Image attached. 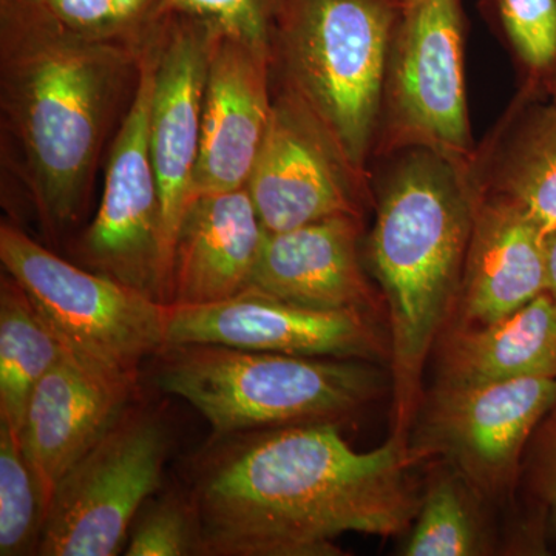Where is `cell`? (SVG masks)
<instances>
[{
	"instance_id": "6da1fadb",
	"label": "cell",
	"mask_w": 556,
	"mask_h": 556,
	"mask_svg": "<svg viewBox=\"0 0 556 556\" xmlns=\"http://www.w3.org/2000/svg\"><path fill=\"white\" fill-rule=\"evenodd\" d=\"M244 434L197 481L199 555H339L345 533L401 535L415 521L424 456L408 439L358 452L336 422Z\"/></svg>"
},
{
	"instance_id": "7a4b0ae2",
	"label": "cell",
	"mask_w": 556,
	"mask_h": 556,
	"mask_svg": "<svg viewBox=\"0 0 556 556\" xmlns=\"http://www.w3.org/2000/svg\"><path fill=\"white\" fill-rule=\"evenodd\" d=\"M466 167L404 149L380 190L368 260L390 320L393 434L408 439L424 365L457 302L478 197Z\"/></svg>"
},
{
	"instance_id": "3957f363",
	"label": "cell",
	"mask_w": 556,
	"mask_h": 556,
	"mask_svg": "<svg viewBox=\"0 0 556 556\" xmlns=\"http://www.w3.org/2000/svg\"><path fill=\"white\" fill-rule=\"evenodd\" d=\"M2 21V110L43 217L78 215L110 105L144 46L68 38L14 14Z\"/></svg>"
},
{
	"instance_id": "277c9868",
	"label": "cell",
	"mask_w": 556,
	"mask_h": 556,
	"mask_svg": "<svg viewBox=\"0 0 556 556\" xmlns=\"http://www.w3.org/2000/svg\"><path fill=\"white\" fill-rule=\"evenodd\" d=\"M401 0H280L270 51L287 91L316 119L357 181L386 97Z\"/></svg>"
},
{
	"instance_id": "5b68a950",
	"label": "cell",
	"mask_w": 556,
	"mask_h": 556,
	"mask_svg": "<svg viewBox=\"0 0 556 556\" xmlns=\"http://www.w3.org/2000/svg\"><path fill=\"white\" fill-rule=\"evenodd\" d=\"M159 386L199 409L219 437L336 422L372 401L382 372L357 358L305 357L222 345H166Z\"/></svg>"
},
{
	"instance_id": "8992f818",
	"label": "cell",
	"mask_w": 556,
	"mask_h": 556,
	"mask_svg": "<svg viewBox=\"0 0 556 556\" xmlns=\"http://www.w3.org/2000/svg\"><path fill=\"white\" fill-rule=\"evenodd\" d=\"M0 262L70 350L101 367L138 376L167 345L169 305L115 278L91 273L2 223Z\"/></svg>"
},
{
	"instance_id": "52a82bcc",
	"label": "cell",
	"mask_w": 556,
	"mask_h": 556,
	"mask_svg": "<svg viewBox=\"0 0 556 556\" xmlns=\"http://www.w3.org/2000/svg\"><path fill=\"white\" fill-rule=\"evenodd\" d=\"M383 105L388 148L430 149L468 169L473 139L460 0H401Z\"/></svg>"
},
{
	"instance_id": "ba28073f",
	"label": "cell",
	"mask_w": 556,
	"mask_h": 556,
	"mask_svg": "<svg viewBox=\"0 0 556 556\" xmlns=\"http://www.w3.org/2000/svg\"><path fill=\"white\" fill-rule=\"evenodd\" d=\"M167 444L166 427L155 416L127 409L61 479L36 554H119L142 503L160 489Z\"/></svg>"
},
{
	"instance_id": "9c48e42d",
	"label": "cell",
	"mask_w": 556,
	"mask_h": 556,
	"mask_svg": "<svg viewBox=\"0 0 556 556\" xmlns=\"http://www.w3.org/2000/svg\"><path fill=\"white\" fill-rule=\"evenodd\" d=\"M129 112L110 152L100 208L80 243L94 273L169 305L159 178L150 152L155 47H142Z\"/></svg>"
},
{
	"instance_id": "30bf717a",
	"label": "cell",
	"mask_w": 556,
	"mask_h": 556,
	"mask_svg": "<svg viewBox=\"0 0 556 556\" xmlns=\"http://www.w3.org/2000/svg\"><path fill=\"white\" fill-rule=\"evenodd\" d=\"M556 407V379L439 386L420 415L413 447L447 459L475 495L500 496L517 477L538 424Z\"/></svg>"
},
{
	"instance_id": "8fae6325",
	"label": "cell",
	"mask_w": 556,
	"mask_h": 556,
	"mask_svg": "<svg viewBox=\"0 0 556 556\" xmlns=\"http://www.w3.org/2000/svg\"><path fill=\"white\" fill-rule=\"evenodd\" d=\"M189 343L367 362L387 354L376 317L308 308L254 288L211 305H169L167 345Z\"/></svg>"
},
{
	"instance_id": "7c38bea8",
	"label": "cell",
	"mask_w": 556,
	"mask_h": 556,
	"mask_svg": "<svg viewBox=\"0 0 556 556\" xmlns=\"http://www.w3.org/2000/svg\"><path fill=\"white\" fill-rule=\"evenodd\" d=\"M357 179L308 110L287 90L273 101L247 189L266 232L358 215Z\"/></svg>"
},
{
	"instance_id": "4fadbf2b",
	"label": "cell",
	"mask_w": 556,
	"mask_h": 556,
	"mask_svg": "<svg viewBox=\"0 0 556 556\" xmlns=\"http://www.w3.org/2000/svg\"><path fill=\"white\" fill-rule=\"evenodd\" d=\"M155 47V83L150 105V152L159 178L163 247L169 274L175 237L189 200L200 155L208 58L215 28L206 22L166 14Z\"/></svg>"
},
{
	"instance_id": "5bb4252c",
	"label": "cell",
	"mask_w": 556,
	"mask_h": 556,
	"mask_svg": "<svg viewBox=\"0 0 556 556\" xmlns=\"http://www.w3.org/2000/svg\"><path fill=\"white\" fill-rule=\"evenodd\" d=\"M137 379L68 348L36 383L20 439L38 482L42 521L61 479L129 409Z\"/></svg>"
},
{
	"instance_id": "9a60e30c",
	"label": "cell",
	"mask_w": 556,
	"mask_h": 556,
	"mask_svg": "<svg viewBox=\"0 0 556 556\" xmlns=\"http://www.w3.org/2000/svg\"><path fill=\"white\" fill-rule=\"evenodd\" d=\"M270 65L268 51L215 30L189 200L247 188L273 112Z\"/></svg>"
},
{
	"instance_id": "2e32d148",
	"label": "cell",
	"mask_w": 556,
	"mask_h": 556,
	"mask_svg": "<svg viewBox=\"0 0 556 556\" xmlns=\"http://www.w3.org/2000/svg\"><path fill=\"white\" fill-rule=\"evenodd\" d=\"M358 215H336L263 236L249 288L295 305L376 317L358 257Z\"/></svg>"
},
{
	"instance_id": "e0dca14e",
	"label": "cell",
	"mask_w": 556,
	"mask_h": 556,
	"mask_svg": "<svg viewBox=\"0 0 556 556\" xmlns=\"http://www.w3.org/2000/svg\"><path fill=\"white\" fill-rule=\"evenodd\" d=\"M263 236L247 188L190 199L175 237L169 305H211L247 291Z\"/></svg>"
},
{
	"instance_id": "ac0fdd59",
	"label": "cell",
	"mask_w": 556,
	"mask_h": 556,
	"mask_svg": "<svg viewBox=\"0 0 556 556\" xmlns=\"http://www.w3.org/2000/svg\"><path fill=\"white\" fill-rule=\"evenodd\" d=\"M547 287L546 236L511 201H478L457 298L460 327L500 320Z\"/></svg>"
},
{
	"instance_id": "d6986e66",
	"label": "cell",
	"mask_w": 556,
	"mask_h": 556,
	"mask_svg": "<svg viewBox=\"0 0 556 556\" xmlns=\"http://www.w3.org/2000/svg\"><path fill=\"white\" fill-rule=\"evenodd\" d=\"M439 386L556 379V302L548 292L508 316L445 340Z\"/></svg>"
},
{
	"instance_id": "ffe728a7",
	"label": "cell",
	"mask_w": 556,
	"mask_h": 556,
	"mask_svg": "<svg viewBox=\"0 0 556 556\" xmlns=\"http://www.w3.org/2000/svg\"><path fill=\"white\" fill-rule=\"evenodd\" d=\"M67 343L9 274L0 280V422L21 433L36 383L50 371Z\"/></svg>"
},
{
	"instance_id": "44dd1931",
	"label": "cell",
	"mask_w": 556,
	"mask_h": 556,
	"mask_svg": "<svg viewBox=\"0 0 556 556\" xmlns=\"http://www.w3.org/2000/svg\"><path fill=\"white\" fill-rule=\"evenodd\" d=\"M493 195L517 204L551 236L556 229V101L530 116L508 146Z\"/></svg>"
},
{
	"instance_id": "7402d4cb",
	"label": "cell",
	"mask_w": 556,
	"mask_h": 556,
	"mask_svg": "<svg viewBox=\"0 0 556 556\" xmlns=\"http://www.w3.org/2000/svg\"><path fill=\"white\" fill-rule=\"evenodd\" d=\"M160 5L161 0H0V13L68 38L139 46L146 28L159 24Z\"/></svg>"
},
{
	"instance_id": "603a6c76",
	"label": "cell",
	"mask_w": 556,
	"mask_h": 556,
	"mask_svg": "<svg viewBox=\"0 0 556 556\" xmlns=\"http://www.w3.org/2000/svg\"><path fill=\"white\" fill-rule=\"evenodd\" d=\"M442 477L420 500L415 527L404 547L407 556H470L484 554L473 504L463 478Z\"/></svg>"
},
{
	"instance_id": "cb8c5ba5",
	"label": "cell",
	"mask_w": 556,
	"mask_h": 556,
	"mask_svg": "<svg viewBox=\"0 0 556 556\" xmlns=\"http://www.w3.org/2000/svg\"><path fill=\"white\" fill-rule=\"evenodd\" d=\"M42 501L20 434L0 422V555L38 551Z\"/></svg>"
},
{
	"instance_id": "d4e9b609",
	"label": "cell",
	"mask_w": 556,
	"mask_h": 556,
	"mask_svg": "<svg viewBox=\"0 0 556 556\" xmlns=\"http://www.w3.org/2000/svg\"><path fill=\"white\" fill-rule=\"evenodd\" d=\"M280 0H161L159 16L181 14L206 22L223 35L270 51L274 17Z\"/></svg>"
},
{
	"instance_id": "484cf974",
	"label": "cell",
	"mask_w": 556,
	"mask_h": 556,
	"mask_svg": "<svg viewBox=\"0 0 556 556\" xmlns=\"http://www.w3.org/2000/svg\"><path fill=\"white\" fill-rule=\"evenodd\" d=\"M504 31L533 72L556 64V0H493Z\"/></svg>"
},
{
	"instance_id": "4316f807",
	"label": "cell",
	"mask_w": 556,
	"mask_h": 556,
	"mask_svg": "<svg viewBox=\"0 0 556 556\" xmlns=\"http://www.w3.org/2000/svg\"><path fill=\"white\" fill-rule=\"evenodd\" d=\"M126 555H199V522L192 500H164L150 508L131 533Z\"/></svg>"
},
{
	"instance_id": "83f0119b",
	"label": "cell",
	"mask_w": 556,
	"mask_h": 556,
	"mask_svg": "<svg viewBox=\"0 0 556 556\" xmlns=\"http://www.w3.org/2000/svg\"><path fill=\"white\" fill-rule=\"evenodd\" d=\"M538 485L556 526V417L552 419L544 438L538 463Z\"/></svg>"
},
{
	"instance_id": "f1b7e54d",
	"label": "cell",
	"mask_w": 556,
	"mask_h": 556,
	"mask_svg": "<svg viewBox=\"0 0 556 556\" xmlns=\"http://www.w3.org/2000/svg\"><path fill=\"white\" fill-rule=\"evenodd\" d=\"M548 294L556 302V229L547 237Z\"/></svg>"
},
{
	"instance_id": "f546056e",
	"label": "cell",
	"mask_w": 556,
	"mask_h": 556,
	"mask_svg": "<svg viewBox=\"0 0 556 556\" xmlns=\"http://www.w3.org/2000/svg\"><path fill=\"white\" fill-rule=\"evenodd\" d=\"M552 97H554V101H556V75L554 80H552Z\"/></svg>"
},
{
	"instance_id": "4dcf8cb0",
	"label": "cell",
	"mask_w": 556,
	"mask_h": 556,
	"mask_svg": "<svg viewBox=\"0 0 556 556\" xmlns=\"http://www.w3.org/2000/svg\"><path fill=\"white\" fill-rule=\"evenodd\" d=\"M552 413H554V416L556 417V407H555L554 412H552Z\"/></svg>"
}]
</instances>
